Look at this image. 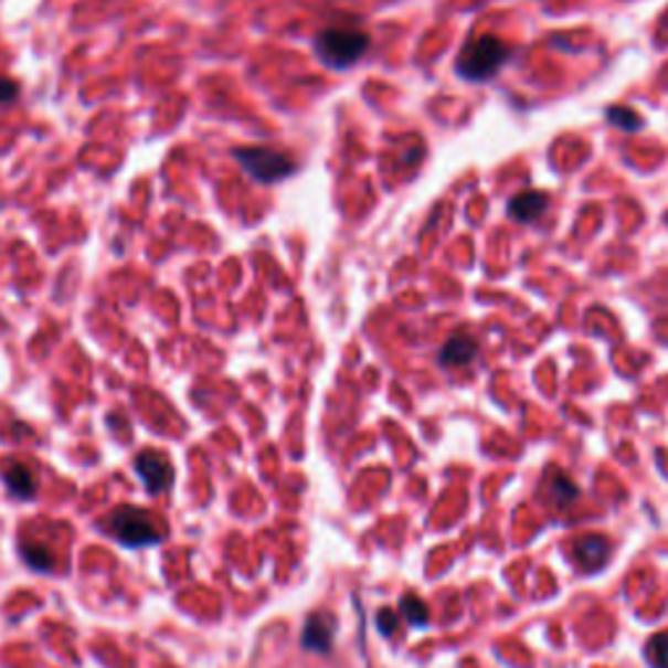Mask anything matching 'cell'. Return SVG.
<instances>
[{
    "label": "cell",
    "mask_w": 668,
    "mask_h": 668,
    "mask_svg": "<svg viewBox=\"0 0 668 668\" xmlns=\"http://www.w3.org/2000/svg\"><path fill=\"white\" fill-rule=\"evenodd\" d=\"M509 57H512V50H509L507 42L494 38V34H480V38L465 42L463 50H459L457 74L473 84L488 82L507 66Z\"/></svg>",
    "instance_id": "cell-1"
},
{
    "label": "cell",
    "mask_w": 668,
    "mask_h": 668,
    "mask_svg": "<svg viewBox=\"0 0 668 668\" xmlns=\"http://www.w3.org/2000/svg\"><path fill=\"white\" fill-rule=\"evenodd\" d=\"M371 38L361 29L350 26H327L314 38V53L332 71L353 68L365 55Z\"/></svg>",
    "instance_id": "cell-2"
},
{
    "label": "cell",
    "mask_w": 668,
    "mask_h": 668,
    "mask_svg": "<svg viewBox=\"0 0 668 668\" xmlns=\"http://www.w3.org/2000/svg\"><path fill=\"white\" fill-rule=\"evenodd\" d=\"M233 155L241 168L258 183H279L296 172V162L267 147H241Z\"/></svg>",
    "instance_id": "cell-3"
},
{
    "label": "cell",
    "mask_w": 668,
    "mask_h": 668,
    "mask_svg": "<svg viewBox=\"0 0 668 668\" xmlns=\"http://www.w3.org/2000/svg\"><path fill=\"white\" fill-rule=\"evenodd\" d=\"M107 530L118 538L124 545L139 549V545H155L162 541V530L155 528L152 517L136 507H120L115 509L107 520Z\"/></svg>",
    "instance_id": "cell-4"
},
{
    "label": "cell",
    "mask_w": 668,
    "mask_h": 668,
    "mask_svg": "<svg viewBox=\"0 0 668 668\" xmlns=\"http://www.w3.org/2000/svg\"><path fill=\"white\" fill-rule=\"evenodd\" d=\"M136 473H139V478L144 480L149 494H162L165 488L170 486L172 478L170 463L160 452H141V455L136 457Z\"/></svg>",
    "instance_id": "cell-5"
},
{
    "label": "cell",
    "mask_w": 668,
    "mask_h": 668,
    "mask_svg": "<svg viewBox=\"0 0 668 668\" xmlns=\"http://www.w3.org/2000/svg\"><path fill=\"white\" fill-rule=\"evenodd\" d=\"M549 210V197L543 191H522L509 201V218L517 222H536Z\"/></svg>",
    "instance_id": "cell-6"
},
{
    "label": "cell",
    "mask_w": 668,
    "mask_h": 668,
    "mask_svg": "<svg viewBox=\"0 0 668 668\" xmlns=\"http://www.w3.org/2000/svg\"><path fill=\"white\" fill-rule=\"evenodd\" d=\"M572 554L580 564L585 566V570H598L601 564H606V559H608V554H612V549H608V543L603 541V538L587 536V538H580V541H574Z\"/></svg>",
    "instance_id": "cell-7"
},
{
    "label": "cell",
    "mask_w": 668,
    "mask_h": 668,
    "mask_svg": "<svg viewBox=\"0 0 668 668\" xmlns=\"http://www.w3.org/2000/svg\"><path fill=\"white\" fill-rule=\"evenodd\" d=\"M478 353V344L476 340H473L470 335H452L447 342H444L442 353H439V361L444 365H465L470 363L473 358H476Z\"/></svg>",
    "instance_id": "cell-8"
},
{
    "label": "cell",
    "mask_w": 668,
    "mask_h": 668,
    "mask_svg": "<svg viewBox=\"0 0 668 668\" xmlns=\"http://www.w3.org/2000/svg\"><path fill=\"white\" fill-rule=\"evenodd\" d=\"M332 635H335L332 622L325 619V616H311L304 632V645L308 650L327 653L332 648Z\"/></svg>",
    "instance_id": "cell-9"
},
{
    "label": "cell",
    "mask_w": 668,
    "mask_h": 668,
    "mask_svg": "<svg viewBox=\"0 0 668 668\" xmlns=\"http://www.w3.org/2000/svg\"><path fill=\"white\" fill-rule=\"evenodd\" d=\"M6 486H9V491L19 499H32L34 491H38L32 473H29L24 465H13V468L6 470Z\"/></svg>",
    "instance_id": "cell-10"
},
{
    "label": "cell",
    "mask_w": 668,
    "mask_h": 668,
    "mask_svg": "<svg viewBox=\"0 0 668 668\" xmlns=\"http://www.w3.org/2000/svg\"><path fill=\"white\" fill-rule=\"evenodd\" d=\"M648 660L653 668H668V632L656 635L648 643Z\"/></svg>",
    "instance_id": "cell-11"
},
{
    "label": "cell",
    "mask_w": 668,
    "mask_h": 668,
    "mask_svg": "<svg viewBox=\"0 0 668 668\" xmlns=\"http://www.w3.org/2000/svg\"><path fill=\"white\" fill-rule=\"evenodd\" d=\"M606 113H608V120H612L614 126H619L622 131H637V128L643 126V120L637 118L629 107H608Z\"/></svg>",
    "instance_id": "cell-12"
},
{
    "label": "cell",
    "mask_w": 668,
    "mask_h": 668,
    "mask_svg": "<svg viewBox=\"0 0 668 668\" xmlns=\"http://www.w3.org/2000/svg\"><path fill=\"white\" fill-rule=\"evenodd\" d=\"M402 614H405L407 622L415 624V627H421V624H426L428 619V608L423 606V601L415 598V595H405V598H402Z\"/></svg>",
    "instance_id": "cell-13"
},
{
    "label": "cell",
    "mask_w": 668,
    "mask_h": 668,
    "mask_svg": "<svg viewBox=\"0 0 668 668\" xmlns=\"http://www.w3.org/2000/svg\"><path fill=\"white\" fill-rule=\"evenodd\" d=\"M24 559L29 564L34 566V570H50V554L42 549H32V545H24Z\"/></svg>",
    "instance_id": "cell-14"
},
{
    "label": "cell",
    "mask_w": 668,
    "mask_h": 668,
    "mask_svg": "<svg viewBox=\"0 0 668 668\" xmlns=\"http://www.w3.org/2000/svg\"><path fill=\"white\" fill-rule=\"evenodd\" d=\"M19 95L17 84L11 82V78H0V103H13Z\"/></svg>",
    "instance_id": "cell-15"
},
{
    "label": "cell",
    "mask_w": 668,
    "mask_h": 668,
    "mask_svg": "<svg viewBox=\"0 0 668 668\" xmlns=\"http://www.w3.org/2000/svg\"><path fill=\"white\" fill-rule=\"evenodd\" d=\"M394 624H397V619H394L392 612H382V614H379V629L386 632V635H392Z\"/></svg>",
    "instance_id": "cell-16"
}]
</instances>
